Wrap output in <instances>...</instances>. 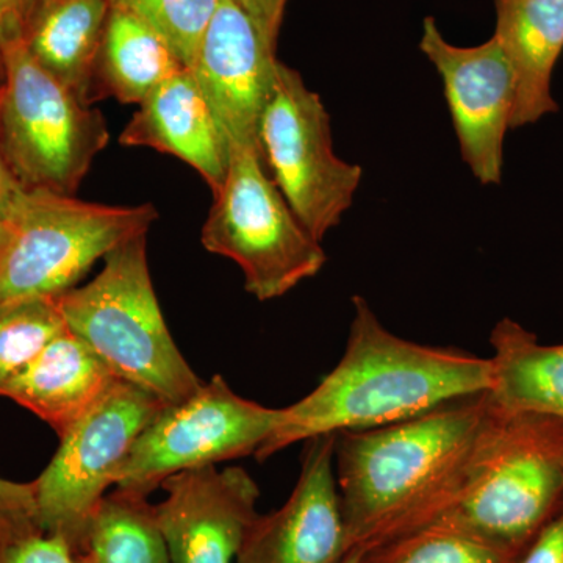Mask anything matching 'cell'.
<instances>
[{
  "label": "cell",
  "mask_w": 563,
  "mask_h": 563,
  "mask_svg": "<svg viewBox=\"0 0 563 563\" xmlns=\"http://www.w3.org/2000/svg\"><path fill=\"white\" fill-rule=\"evenodd\" d=\"M562 501L563 420L506 412L490 399L461 488L432 523L455 526L525 553Z\"/></svg>",
  "instance_id": "3"
},
{
  "label": "cell",
  "mask_w": 563,
  "mask_h": 563,
  "mask_svg": "<svg viewBox=\"0 0 563 563\" xmlns=\"http://www.w3.org/2000/svg\"><path fill=\"white\" fill-rule=\"evenodd\" d=\"M523 551L446 523H431L369 548L362 563H518Z\"/></svg>",
  "instance_id": "22"
},
{
  "label": "cell",
  "mask_w": 563,
  "mask_h": 563,
  "mask_svg": "<svg viewBox=\"0 0 563 563\" xmlns=\"http://www.w3.org/2000/svg\"><path fill=\"white\" fill-rule=\"evenodd\" d=\"M335 443L333 433L307 440L290 498L274 512L255 517L235 563H340L350 553Z\"/></svg>",
  "instance_id": "13"
},
{
  "label": "cell",
  "mask_w": 563,
  "mask_h": 563,
  "mask_svg": "<svg viewBox=\"0 0 563 563\" xmlns=\"http://www.w3.org/2000/svg\"><path fill=\"white\" fill-rule=\"evenodd\" d=\"M0 87V140L21 187L76 195L109 144L101 110L41 68L21 40L3 51Z\"/></svg>",
  "instance_id": "5"
},
{
  "label": "cell",
  "mask_w": 563,
  "mask_h": 563,
  "mask_svg": "<svg viewBox=\"0 0 563 563\" xmlns=\"http://www.w3.org/2000/svg\"><path fill=\"white\" fill-rule=\"evenodd\" d=\"M213 199L202 246L235 262L246 291L258 301L282 298L328 262L321 242L303 228L269 177L261 151L231 150L228 176Z\"/></svg>",
  "instance_id": "7"
},
{
  "label": "cell",
  "mask_w": 563,
  "mask_h": 563,
  "mask_svg": "<svg viewBox=\"0 0 563 563\" xmlns=\"http://www.w3.org/2000/svg\"><path fill=\"white\" fill-rule=\"evenodd\" d=\"M155 506L172 563H235L257 517L258 485L242 466L174 474Z\"/></svg>",
  "instance_id": "14"
},
{
  "label": "cell",
  "mask_w": 563,
  "mask_h": 563,
  "mask_svg": "<svg viewBox=\"0 0 563 563\" xmlns=\"http://www.w3.org/2000/svg\"><path fill=\"white\" fill-rule=\"evenodd\" d=\"M146 496L107 493L92 515L79 553L81 563H172L155 506Z\"/></svg>",
  "instance_id": "21"
},
{
  "label": "cell",
  "mask_w": 563,
  "mask_h": 563,
  "mask_svg": "<svg viewBox=\"0 0 563 563\" xmlns=\"http://www.w3.org/2000/svg\"><path fill=\"white\" fill-rule=\"evenodd\" d=\"M276 49L242 9L220 0L190 69L231 150L261 151L258 129L280 65Z\"/></svg>",
  "instance_id": "12"
},
{
  "label": "cell",
  "mask_w": 563,
  "mask_h": 563,
  "mask_svg": "<svg viewBox=\"0 0 563 563\" xmlns=\"http://www.w3.org/2000/svg\"><path fill=\"white\" fill-rule=\"evenodd\" d=\"M492 402L506 412L563 420V344H543L520 322L503 318L490 333Z\"/></svg>",
  "instance_id": "19"
},
{
  "label": "cell",
  "mask_w": 563,
  "mask_h": 563,
  "mask_svg": "<svg viewBox=\"0 0 563 563\" xmlns=\"http://www.w3.org/2000/svg\"><path fill=\"white\" fill-rule=\"evenodd\" d=\"M279 417L280 409L242 398L214 376L190 398L163 407L144 428L117 488L150 498L174 474L255 455Z\"/></svg>",
  "instance_id": "10"
},
{
  "label": "cell",
  "mask_w": 563,
  "mask_h": 563,
  "mask_svg": "<svg viewBox=\"0 0 563 563\" xmlns=\"http://www.w3.org/2000/svg\"><path fill=\"white\" fill-rule=\"evenodd\" d=\"M120 380L90 346L66 328L10 384L3 398L31 410L60 437L90 413Z\"/></svg>",
  "instance_id": "16"
},
{
  "label": "cell",
  "mask_w": 563,
  "mask_h": 563,
  "mask_svg": "<svg viewBox=\"0 0 563 563\" xmlns=\"http://www.w3.org/2000/svg\"><path fill=\"white\" fill-rule=\"evenodd\" d=\"M43 533L33 483L0 477V544L20 542Z\"/></svg>",
  "instance_id": "25"
},
{
  "label": "cell",
  "mask_w": 563,
  "mask_h": 563,
  "mask_svg": "<svg viewBox=\"0 0 563 563\" xmlns=\"http://www.w3.org/2000/svg\"><path fill=\"white\" fill-rule=\"evenodd\" d=\"M0 563H81L65 539L38 533L20 542L0 544Z\"/></svg>",
  "instance_id": "26"
},
{
  "label": "cell",
  "mask_w": 563,
  "mask_h": 563,
  "mask_svg": "<svg viewBox=\"0 0 563 563\" xmlns=\"http://www.w3.org/2000/svg\"><path fill=\"white\" fill-rule=\"evenodd\" d=\"M55 299L68 331L125 383L165 406L202 387L163 318L147 262V233L114 247L95 279Z\"/></svg>",
  "instance_id": "4"
},
{
  "label": "cell",
  "mask_w": 563,
  "mask_h": 563,
  "mask_svg": "<svg viewBox=\"0 0 563 563\" xmlns=\"http://www.w3.org/2000/svg\"><path fill=\"white\" fill-rule=\"evenodd\" d=\"M9 224H7V222L0 221V251H2L3 246H5L7 242H9Z\"/></svg>",
  "instance_id": "32"
},
{
  "label": "cell",
  "mask_w": 563,
  "mask_h": 563,
  "mask_svg": "<svg viewBox=\"0 0 563 563\" xmlns=\"http://www.w3.org/2000/svg\"><path fill=\"white\" fill-rule=\"evenodd\" d=\"M420 49L442 77L463 162L481 184H501L515 77L498 38L493 35L479 46H455L429 16L422 21Z\"/></svg>",
  "instance_id": "11"
},
{
  "label": "cell",
  "mask_w": 563,
  "mask_h": 563,
  "mask_svg": "<svg viewBox=\"0 0 563 563\" xmlns=\"http://www.w3.org/2000/svg\"><path fill=\"white\" fill-rule=\"evenodd\" d=\"M157 218L152 203L107 206L25 190L0 251V307L58 298L114 247L150 232Z\"/></svg>",
  "instance_id": "6"
},
{
  "label": "cell",
  "mask_w": 563,
  "mask_h": 563,
  "mask_svg": "<svg viewBox=\"0 0 563 563\" xmlns=\"http://www.w3.org/2000/svg\"><path fill=\"white\" fill-rule=\"evenodd\" d=\"M109 11V0H38L22 33L41 68L87 103Z\"/></svg>",
  "instance_id": "18"
},
{
  "label": "cell",
  "mask_w": 563,
  "mask_h": 563,
  "mask_svg": "<svg viewBox=\"0 0 563 563\" xmlns=\"http://www.w3.org/2000/svg\"><path fill=\"white\" fill-rule=\"evenodd\" d=\"M495 36L514 70L512 129L555 113L553 74L563 52V0H496Z\"/></svg>",
  "instance_id": "17"
},
{
  "label": "cell",
  "mask_w": 563,
  "mask_h": 563,
  "mask_svg": "<svg viewBox=\"0 0 563 563\" xmlns=\"http://www.w3.org/2000/svg\"><path fill=\"white\" fill-rule=\"evenodd\" d=\"M488 409L485 391L383 428L336 433L335 477L352 548L390 542L448 509Z\"/></svg>",
  "instance_id": "2"
},
{
  "label": "cell",
  "mask_w": 563,
  "mask_h": 563,
  "mask_svg": "<svg viewBox=\"0 0 563 563\" xmlns=\"http://www.w3.org/2000/svg\"><path fill=\"white\" fill-rule=\"evenodd\" d=\"M254 21L258 31L269 43L277 46L282 22L290 0H231Z\"/></svg>",
  "instance_id": "28"
},
{
  "label": "cell",
  "mask_w": 563,
  "mask_h": 563,
  "mask_svg": "<svg viewBox=\"0 0 563 563\" xmlns=\"http://www.w3.org/2000/svg\"><path fill=\"white\" fill-rule=\"evenodd\" d=\"M165 404L120 380L90 413L60 435V446L33 481L41 531L79 553L92 515L114 485L133 444Z\"/></svg>",
  "instance_id": "9"
},
{
  "label": "cell",
  "mask_w": 563,
  "mask_h": 563,
  "mask_svg": "<svg viewBox=\"0 0 563 563\" xmlns=\"http://www.w3.org/2000/svg\"><path fill=\"white\" fill-rule=\"evenodd\" d=\"M258 146L292 213L322 242L354 202L363 169L333 152L331 118L320 95L282 62L263 110Z\"/></svg>",
  "instance_id": "8"
},
{
  "label": "cell",
  "mask_w": 563,
  "mask_h": 563,
  "mask_svg": "<svg viewBox=\"0 0 563 563\" xmlns=\"http://www.w3.org/2000/svg\"><path fill=\"white\" fill-rule=\"evenodd\" d=\"M36 3L38 0H0V66L5 47L22 38Z\"/></svg>",
  "instance_id": "29"
},
{
  "label": "cell",
  "mask_w": 563,
  "mask_h": 563,
  "mask_svg": "<svg viewBox=\"0 0 563 563\" xmlns=\"http://www.w3.org/2000/svg\"><path fill=\"white\" fill-rule=\"evenodd\" d=\"M518 563H563V501Z\"/></svg>",
  "instance_id": "27"
},
{
  "label": "cell",
  "mask_w": 563,
  "mask_h": 563,
  "mask_svg": "<svg viewBox=\"0 0 563 563\" xmlns=\"http://www.w3.org/2000/svg\"><path fill=\"white\" fill-rule=\"evenodd\" d=\"M128 147L173 155L201 174L213 196L231 163V146L190 68L154 88L121 132Z\"/></svg>",
  "instance_id": "15"
},
{
  "label": "cell",
  "mask_w": 563,
  "mask_h": 563,
  "mask_svg": "<svg viewBox=\"0 0 563 563\" xmlns=\"http://www.w3.org/2000/svg\"><path fill=\"white\" fill-rule=\"evenodd\" d=\"M154 29L187 68L195 65L203 35L220 0H109Z\"/></svg>",
  "instance_id": "24"
},
{
  "label": "cell",
  "mask_w": 563,
  "mask_h": 563,
  "mask_svg": "<svg viewBox=\"0 0 563 563\" xmlns=\"http://www.w3.org/2000/svg\"><path fill=\"white\" fill-rule=\"evenodd\" d=\"M365 551H366L365 548H358V547L352 548L350 553L344 555L343 561L340 563H362L363 555H365Z\"/></svg>",
  "instance_id": "31"
},
{
  "label": "cell",
  "mask_w": 563,
  "mask_h": 563,
  "mask_svg": "<svg viewBox=\"0 0 563 563\" xmlns=\"http://www.w3.org/2000/svg\"><path fill=\"white\" fill-rule=\"evenodd\" d=\"M65 329L55 298L0 307V396Z\"/></svg>",
  "instance_id": "23"
},
{
  "label": "cell",
  "mask_w": 563,
  "mask_h": 563,
  "mask_svg": "<svg viewBox=\"0 0 563 563\" xmlns=\"http://www.w3.org/2000/svg\"><path fill=\"white\" fill-rule=\"evenodd\" d=\"M187 66L146 22L110 7L92 76L91 103L106 98L139 103Z\"/></svg>",
  "instance_id": "20"
},
{
  "label": "cell",
  "mask_w": 563,
  "mask_h": 563,
  "mask_svg": "<svg viewBox=\"0 0 563 563\" xmlns=\"http://www.w3.org/2000/svg\"><path fill=\"white\" fill-rule=\"evenodd\" d=\"M0 99H2V87H0ZM24 192V188L11 173L3 154L2 140H0V221L9 222Z\"/></svg>",
  "instance_id": "30"
},
{
  "label": "cell",
  "mask_w": 563,
  "mask_h": 563,
  "mask_svg": "<svg viewBox=\"0 0 563 563\" xmlns=\"http://www.w3.org/2000/svg\"><path fill=\"white\" fill-rule=\"evenodd\" d=\"M352 310L343 357L306 398L280 409L258 462L313 437L383 428L490 390V357L401 339L362 296Z\"/></svg>",
  "instance_id": "1"
}]
</instances>
